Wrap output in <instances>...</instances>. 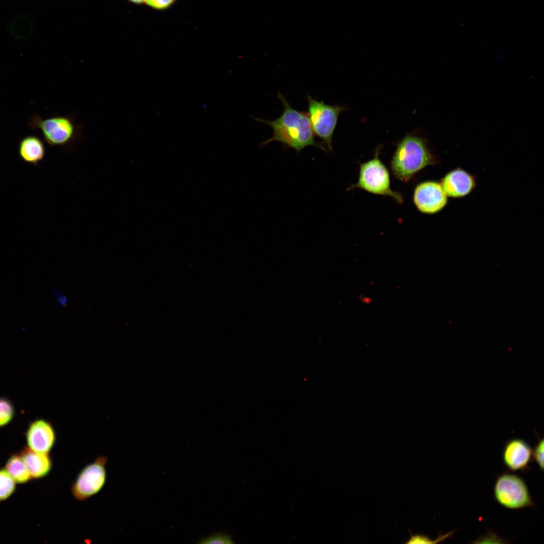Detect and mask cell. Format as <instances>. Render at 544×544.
I'll list each match as a JSON object with an SVG mask.
<instances>
[{
    "label": "cell",
    "instance_id": "18",
    "mask_svg": "<svg viewBox=\"0 0 544 544\" xmlns=\"http://www.w3.org/2000/svg\"><path fill=\"white\" fill-rule=\"evenodd\" d=\"M453 532H449L444 535H440L436 539L432 540L427 536L424 534H413L410 531L411 534L410 538L405 543H435L443 541L452 534Z\"/></svg>",
    "mask_w": 544,
    "mask_h": 544
},
{
    "label": "cell",
    "instance_id": "12",
    "mask_svg": "<svg viewBox=\"0 0 544 544\" xmlns=\"http://www.w3.org/2000/svg\"><path fill=\"white\" fill-rule=\"evenodd\" d=\"M20 455L28 467L32 479H41L50 472L52 461L49 454L37 452L27 447L24 448Z\"/></svg>",
    "mask_w": 544,
    "mask_h": 544
},
{
    "label": "cell",
    "instance_id": "15",
    "mask_svg": "<svg viewBox=\"0 0 544 544\" xmlns=\"http://www.w3.org/2000/svg\"><path fill=\"white\" fill-rule=\"evenodd\" d=\"M16 482L5 468L0 469V502L7 499L14 492Z\"/></svg>",
    "mask_w": 544,
    "mask_h": 544
},
{
    "label": "cell",
    "instance_id": "21",
    "mask_svg": "<svg viewBox=\"0 0 544 544\" xmlns=\"http://www.w3.org/2000/svg\"><path fill=\"white\" fill-rule=\"evenodd\" d=\"M502 539H501L499 537H498V536H497L496 535H495L494 534H493L492 533H488V534H486V535H485L484 536L482 537V538H480L479 539H478L477 540L478 541H475V542H477V543H488V542H490V543H491V542L492 543H501V542H502L500 541Z\"/></svg>",
    "mask_w": 544,
    "mask_h": 544
},
{
    "label": "cell",
    "instance_id": "20",
    "mask_svg": "<svg viewBox=\"0 0 544 544\" xmlns=\"http://www.w3.org/2000/svg\"><path fill=\"white\" fill-rule=\"evenodd\" d=\"M176 0H146V4L157 10H165L172 6Z\"/></svg>",
    "mask_w": 544,
    "mask_h": 544
},
{
    "label": "cell",
    "instance_id": "8",
    "mask_svg": "<svg viewBox=\"0 0 544 544\" xmlns=\"http://www.w3.org/2000/svg\"><path fill=\"white\" fill-rule=\"evenodd\" d=\"M448 197L440 183L426 181L415 188L413 201L417 209L426 214H434L442 210L448 202Z\"/></svg>",
    "mask_w": 544,
    "mask_h": 544
},
{
    "label": "cell",
    "instance_id": "10",
    "mask_svg": "<svg viewBox=\"0 0 544 544\" xmlns=\"http://www.w3.org/2000/svg\"><path fill=\"white\" fill-rule=\"evenodd\" d=\"M440 183L447 196L453 198L467 196L476 186L475 177L460 168L447 173Z\"/></svg>",
    "mask_w": 544,
    "mask_h": 544
},
{
    "label": "cell",
    "instance_id": "22",
    "mask_svg": "<svg viewBox=\"0 0 544 544\" xmlns=\"http://www.w3.org/2000/svg\"><path fill=\"white\" fill-rule=\"evenodd\" d=\"M53 295L56 303L60 306H65L68 302V299L65 294L60 291H55L53 292Z\"/></svg>",
    "mask_w": 544,
    "mask_h": 544
},
{
    "label": "cell",
    "instance_id": "16",
    "mask_svg": "<svg viewBox=\"0 0 544 544\" xmlns=\"http://www.w3.org/2000/svg\"><path fill=\"white\" fill-rule=\"evenodd\" d=\"M15 408L12 402L8 398L0 397V427L7 426L14 419Z\"/></svg>",
    "mask_w": 544,
    "mask_h": 544
},
{
    "label": "cell",
    "instance_id": "23",
    "mask_svg": "<svg viewBox=\"0 0 544 544\" xmlns=\"http://www.w3.org/2000/svg\"><path fill=\"white\" fill-rule=\"evenodd\" d=\"M129 1L136 4H141L145 2L146 0H129Z\"/></svg>",
    "mask_w": 544,
    "mask_h": 544
},
{
    "label": "cell",
    "instance_id": "11",
    "mask_svg": "<svg viewBox=\"0 0 544 544\" xmlns=\"http://www.w3.org/2000/svg\"><path fill=\"white\" fill-rule=\"evenodd\" d=\"M505 465L511 471L527 468L532 458V450L524 440L515 439L508 441L503 451Z\"/></svg>",
    "mask_w": 544,
    "mask_h": 544
},
{
    "label": "cell",
    "instance_id": "2",
    "mask_svg": "<svg viewBox=\"0 0 544 544\" xmlns=\"http://www.w3.org/2000/svg\"><path fill=\"white\" fill-rule=\"evenodd\" d=\"M438 161L428 147L426 141L416 136H406L397 144L390 163L393 176L408 182L416 173Z\"/></svg>",
    "mask_w": 544,
    "mask_h": 544
},
{
    "label": "cell",
    "instance_id": "9",
    "mask_svg": "<svg viewBox=\"0 0 544 544\" xmlns=\"http://www.w3.org/2000/svg\"><path fill=\"white\" fill-rule=\"evenodd\" d=\"M27 447L39 453H47L51 451L56 441V433L52 424L48 420L38 418L32 421L25 433Z\"/></svg>",
    "mask_w": 544,
    "mask_h": 544
},
{
    "label": "cell",
    "instance_id": "1",
    "mask_svg": "<svg viewBox=\"0 0 544 544\" xmlns=\"http://www.w3.org/2000/svg\"><path fill=\"white\" fill-rule=\"evenodd\" d=\"M284 106L282 115L274 120H265L254 117L256 121L269 125L273 129L271 138L263 142L265 146L273 141L281 143L286 148H292L297 153L308 146L318 148L324 152L326 149L322 143L316 142L312 130L307 112L293 108L287 99L280 92L278 95Z\"/></svg>",
    "mask_w": 544,
    "mask_h": 544
},
{
    "label": "cell",
    "instance_id": "14",
    "mask_svg": "<svg viewBox=\"0 0 544 544\" xmlns=\"http://www.w3.org/2000/svg\"><path fill=\"white\" fill-rule=\"evenodd\" d=\"M5 469L14 481L24 484L32 479L28 467L21 455H12L6 464Z\"/></svg>",
    "mask_w": 544,
    "mask_h": 544
},
{
    "label": "cell",
    "instance_id": "19",
    "mask_svg": "<svg viewBox=\"0 0 544 544\" xmlns=\"http://www.w3.org/2000/svg\"><path fill=\"white\" fill-rule=\"evenodd\" d=\"M543 440L542 439L532 450V458L541 470H543Z\"/></svg>",
    "mask_w": 544,
    "mask_h": 544
},
{
    "label": "cell",
    "instance_id": "7",
    "mask_svg": "<svg viewBox=\"0 0 544 544\" xmlns=\"http://www.w3.org/2000/svg\"><path fill=\"white\" fill-rule=\"evenodd\" d=\"M494 494L496 501L508 509L534 505L525 483L515 474L503 473L499 476L494 487Z\"/></svg>",
    "mask_w": 544,
    "mask_h": 544
},
{
    "label": "cell",
    "instance_id": "5",
    "mask_svg": "<svg viewBox=\"0 0 544 544\" xmlns=\"http://www.w3.org/2000/svg\"><path fill=\"white\" fill-rule=\"evenodd\" d=\"M307 112L312 130L315 136L322 140V144L332 151V140L338 116L344 108L338 105H330L318 101L309 94Z\"/></svg>",
    "mask_w": 544,
    "mask_h": 544
},
{
    "label": "cell",
    "instance_id": "17",
    "mask_svg": "<svg viewBox=\"0 0 544 544\" xmlns=\"http://www.w3.org/2000/svg\"><path fill=\"white\" fill-rule=\"evenodd\" d=\"M199 543L202 544H231L234 542L231 537L225 532H217L202 538Z\"/></svg>",
    "mask_w": 544,
    "mask_h": 544
},
{
    "label": "cell",
    "instance_id": "4",
    "mask_svg": "<svg viewBox=\"0 0 544 544\" xmlns=\"http://www.w3.org/2000/svg\"><path fill=\"white\" fill-rule=\"evenodd\" d=\"M356 188L374 194L390 196L400 204L403 201L400 193L390 187L389 173L379 157L378 149L373 159L361 164L358 181L348 189Z\"/></svg>",
    "mask_w": 544,
    "mask_h": 544
},
{
    "label": "cell",
    "instance_id": "13",
    "mask_svg": "<svg viewBox=\"0 0 544 544\" xmlns=\"http://www.w3.org/2000/svg\"><path fill=\"white\" fill-rule=\"evenodd\" d=\"M45 153L44 144L37 137H26L20 143L19 153L20 157L26 162L37 164L43 159Z\"/></svg>",
    "mask_w": 544,
    "mask_h": 544
},
{
    "label": "cell",
    "instance_id": "3",
    "mask_svg": "<svg viewBox=\"0 0 544 544\" xmlns=\"http://www.w3.org/2000/svg\"><path fill=\"white\" fill-rule=\"evenodd\" d=\"M29 125L33 129H40L50 146L60 147L65 151L74 149L82 138L83 124L77 122L70 114L56 115L46 119L35 114Z\"/></svg>",
    "mask_w": 544,
    "mask_h": 544
},
{
    "label": "cell",
    "instance_id": "6",
    "mask_svg": "<svg viewBox=\"0 0 544 544\" xmlns=\"http://www.w3.org/2000/svg\"><path fill=\"white\" fill-rule=\"evenodd\" d=\"M107 461L106 456L100 455L81 470L71 488L74 499L84 501L103 489L107 481Z\"/></svg>",
    "mask_w": 544,
    "mask_h": 544
}]
</instances>
